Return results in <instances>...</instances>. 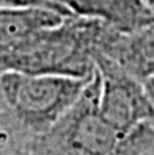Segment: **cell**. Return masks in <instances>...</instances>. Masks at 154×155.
Wrapping results in <instances>:
<instances>
[{"label":"cell","mask_w":154,"mask_h":155,"mask_svg":"<svg viewBox=\"0 0 154 155\" xmlns=\"http://www.w3.org/2000/svg\"><path fill=\"white\" fill-rule=\"evenodd\" d=\"M94 75L69 110L38 138L27 143L30 155H140L154 147V122L124 133L104 119L98 107Z\"/></svg>","instance_id":"6da1fadb"},{"label":"cell","mask_w":154,"mask_h":155,"mask_svg":"<svg viewBox=\"0 0 154 155\" xmlns=\"http://www.w3.org/2000/svg\"><path fill=\"white\" fill-rule=\"evenodd\" d=\"M91 77L2 71L0 136L27 144L46 133L76 104Z\"/></svg>","instance_id":"7a4b0ae2"},{"label":"cell","mask_w":154,"mask_h":155,"mask_svg":"<svg viewBox=\"0 0 154 155\" xmlns=\"http://www.w3.org/2000/svg\"><path fill=\"white\" fill-rule=\"evenodd\" d=\"M68 16L44 6H0V72H29L46 31Z\"/></svg>","instance_id":"3957f363"},{"label":"cell","mask_w":154,"mask_h":155,"mask_svg":"<svg viewBox=\"0 0 154 155\" xmlns=\"http://www.w3.org/2000/svg\"><path fill=\"white\" fill-rule=\"evenodd\" d=\"M94 66L99 78L98 107L105 121L124 133L154 122L152 107L140 80L101 57L94 58Z\"/></svg>","instance_id":"277c9868"},{"label":"cell","mask_w":154,"mask_h":155,"mask_svg":"<svg viewBox=\"0 0 154 155\" xmlns=\"http://www.w3.org/2000/svg\"><path fill=\"white\" fill-rule=\"evenodd\" d=\"M96 57L108 60L143 81L154 72V21L132 31H120L102 24L96 41Z\"/></svg>","instance_id":"5b68a950"},{"label":"cell","mask_w":154,"mask_h":155,"mask_svg":"<svg viewBox=\"0 0 154 155\" xmlns=\"http://www.w3.org/2000/svg\"><path fill=\"white\" fill-rule=\"evenodd\" d=\"M69 11L120 31H132L154 21V6L146 0H69Z\"/></svg>","instance_id":"8992f818"},{"label":"cell","mask_w":154,"mask_h":155,"mask_svg":"<svg viewBox=\"0 0 154 155\" xmlns=\"http://www.w3.org/2000/svg\"><path fill=\"white\" fill-rule=\"evenodd\" d=\"M0 6H44L69 13V0H0Z\"/></svg>","instance_id":"52a82bcc"},{"label":"cell","mask_w":154,"mask_h":155,"mask_svg":"<svg viewBox=\"0 0 154 155\" xmlns=\"http://www.w3.org/2000/svg\"><path fill=\"white\" fill-rule=\"evenodd\" d=\"M0 155H30L27 144L16 143L0 136Z\"/></svg>","instance_id":"ba28073f"},{"label":"cell","mask_w":154,"mask_h":155,"mask_svg":"<svg viewBox=\"0 0 154 155\" xmlns=\"http://www.w3.org/2000/svg\"><path fill=\"white\" fill-rule=\"evenodd\" d=\"M143 88H145V93H146L148 96V100H149V104L152 107V111H154V72L151 75H148L146 78H145L143 81Z\"/></svg>","instance_id":"9c48e42d"},{"label":"cell","mask_w":154,"mask_h":155,"mask_svg":"<svg viewBox=\"0 0 154 155\" xmlns=\"http://www.w3.org/2000/svg\"><path fill=\"white\" fill-rule=\"evenodd\" d=\"M140 155H154V147L149 149V150H146V152H143V153H140Z\"/></svg>","instance_id":"30bf717a"},{"label":"cell","mask_w":154,"mask_h":155,"mask_svg":"<svg viewBox=\"0 0 154 155\" xmlns=\"http://www.w3.org/2000/svg\"><path fill=\"white\" fill-rule=\"evenodd\" d=\"M146 2H148V3L151 5V6H154V0H146Z\"/></svg>","instance_id":"8fae6325"}]
</instances>
